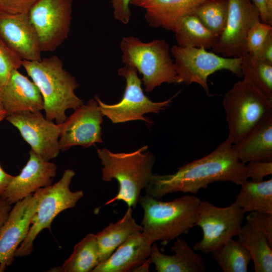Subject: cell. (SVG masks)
<instances>
[{
  "label": "cell",
  "instance_id": "cell-40",
  "mask_svg": "<svg viewBox=\"0 0 272 272\" xmlns=\"http://www.w3.org/2000/svg\"><path fill=\"white\" fill-rule=\"evenodd\" d=\"M14 176L6 173L0 166V197Z\"/></svg>",
  "mask_w": 272,
  "mask_h": 272
},
{
  "label": "cell",
  "instance_id": "cell-39",
  "mask_svg": "<svg viewBox=\"0 0 272 272\" xmlns=\"http://www.w3.org/2000/svg\"><path fill=\"white\" fill-rule=\"evenodd\" d=\"M12 209V205L6 199L0 197V229L7 220Z\"/></svg>",
  "mask_w": 272,
  "mask_h": 272
},
{
  "label": "cell",
  "instance_id": "cell-21",
  "mask_svg": "<svg viewBox=\"0 0 272 272\" xmlns=\"http://www.w3.org/2000/svg\"><path fill=\"white\" fill-rule=\"evenodd\" d=\"M175 254L162 253L156 243L151 246L149 257L158 272H204L206 270L202 256L196 253L183 238L177 237L171 247Z\"/></svg>",
  "mask_w": 272,
  "mask_h": 272
},
{
  "label": "cell",
  "instance_id": "cell-6",
  "mask_svg": "<svg viewBox=\"0 0 272 272\" xmlns=\"http://www.w3.org/2000/svg\"><path fill=\"white\" fill-rule=\"evenodd\" d=\"M223 104L229 129L227 140L232 145L272 113V98L244 80L235 83L225 94Z\"/></svg>",
  "mask_w": 272,
  "mask_h": 272
},
{
  "label": "cell",
  "instance_id": "cell-5",
  "mask_svg": "<svg viewBox=\"0 0 272 272\" xmlns=\"http://www.w3.org/2000/svg\"><path fill=\"white\" fill-rule=\"evenodd\" d=\"M120 48L122 62L133 66L142 75L146 92H151L163 83L176 84L174 62L165 40L144 42L134 36L124 37Z\"/></svg>",
  "mask_w": 272,
  "mask_h": 272
},
{
  "label": "cell",
  "instance_id": "cell-41",
  "mask_svg": "<svg viewBox=\"0 0 272 272\" xmlns=\"http://www.w3.org/2000/svg\"><path fill=\"white\" fill-rule=\"evenodd\" d=\"M151 263H152V261L149 257L144 263L138 266L137 268H135L134 271H149V267Z\"/></svg>",
  "mask_w": 272,
  "mask_h": 272
},
{
  "label": "cell",
  "instance_id": "cell-27",
  "mask_svg": "<svg viewBox=\"0 0 272 272\" xmlns=\"http://www.w3.org/2000/svg\"><path fill=\"white\" fill-rule=\"evenodd\" d=\"M238 241L249 252L255 272L272 271V247L265 234L252 228L248 223L242 226Z\"/></svg>",
  "mask_w": 272,
  "mask_h": 272
},
{
  "label": "cell",
  "instance_id": "cell-2",
  "mask_svg": "<svg viewBox=\"0 0 272 272\" xmlns=\"http://www.w3.org/2000/svg\"><path fill=\"white\" fill-rule=\"evenodd\" d=\"M22 66L39 88L43 97L45 117L62 123L67 109H76L84 104L75 94L79 87L75 79L63 67L57 56L39 61L22 60Z\"/></svg>",
  "mask_w": 272,
  "mask_h": 272
},
{
  "label": "cell",
  "instance_id": "cell-26",
  "mask_svg": "<svg viewBox=\"0 0 272 272\" xmlns=\"http://www.w3.org/2000/svg\"><path fill=\"white\" fill-rule=\"evenodd\" d=\"M100 263L96 235L87 234L75 245L71 256L61 266L51 268L53 272H89Z\"/></svg>",
  "mask_w": 272,
  "mask_h": 272
},
{
  "label": "cell",
  "instance_id": "cell-30",
  "mask_svg": "<svg viewBox=\"0 0 272 272\" xmlns=\"http://www.w3.org/2000/svg\"><path fill=\"white\" fill-rule=\"evenodd\" d=\"M228 0H211L198 7L193 14L212 33L220 36L227 21Z\"/></svg>",
  "mask_w": 272,
  "mask_h": 272
},
{
  "label": "cell",
  "instance_id": "cell-12",
  "mask_svg": "<svg viewBox=\"0 0 272 272\" xmlns=\"http://www.w3.org/2000/svg\"><path fill=\"white\" fill-rule=\"evenodd\" d=\"M228 13L225 28L218 42L212 48L225 57H243L248 53L247 34L256 22L259 13L251 0H228Z\"/></svg>",
  "mask_w": 272,
  "mask_h": 272
},
{
  "label": "cell",
  "instance_id": "cell-24",
  "mask_svg": "<svg viewBox=\"0 0 272 272\" xmlns=\"http://www.w3.org/2000/svg\"><path fill=\"white\" fill-rule=\"evenodd\" d=\"M173 32L177 45L183 48H212L220 38L210 31L194 14L182 18Z\"/></svg>",
  "mask_w": 272,
  "mask_h": 272
},
{
  "label": "cell",
  "instance_id": "cell-37",
  "mask_svg": "<svg viewBox=\"0 0 272 272\" xmlns=\"http://www.w3.org/2000/svg\"><path fill=\"white\" fill-rule=\"evenodd\" d=\"M251 55L258 59L272 63V32L257 50Z\"/></svg>",
  "mask_w": 272,
  "mask_h": 272
},
{
  "label": "cell",
  "instance_id": "cell-8",
  "mask_svg": "<svg viewBox=\"0 0 272 272\" xmlns=\"http://www.w3.org/2000/svg\"><path fill=\"white\" fill-rule=\"evenodd\" d=\"M118 74L126 81L125 91L121 100L115 104H108L102 102L97 95L94 98L103 116L108 118L113 123L142 120L152 125V120L144 115L159 113L170 106L173 99L179 93L166 100L154 102L144 94L142 79L139 78L134 67L125 64L118 69Z\"/></svg>",
  "mask_w": 272,
  "mask_h": 272
},
{
  "label": "cell",
  "instance_id": "cell-33",
  "mask_svg": "<svg viewBox=\"0 0 272 272\" xmlns=\"http://www.w3.org/2000/svg\"><path fill=\"white\" fill-rule=\"evenodd\" d=\"M247 223L253 229L263 232L272 247V214L251 212L246 217Z\"/></svg>",
  "mask_w": 272,
  "mask_h": 272
},
{
  "label": "cell",
  "instance_id": "cell-7",
  "mask_svg": "<svg viewBox=\"0 0 272 272\" xmlns=\"http://www.w3.org/2000/svg\"><path fill=\"white\" fill-rule=\"evenodd\" d=\"M75 172L66 169L61 178L54 184L45 187L36 211L31 220L29 232L15 253V257L30 255L33 250V243L37 235L45 229H51L55 218L62 211L74 207L83 197L82 190L73 192L70 185Z\"/></svg>",
  "mask_w": 272,
  "mask_h": 272
},
{
  "label": "cell",
  "instance_id": "cell-14",
  "mask_svg": "<svg viewBox=\"0 0 272 272\" xmlns=\"http://www.w3.org/2000/svg\"><path fill=\"white\" fill-rule=\"evenodd\" d=\"M45 187L17 201L0 229V272L11 265L16 249L27 236Z\"/></svg>",
  "mask_w": 272,
  "mask_h": 272
},
{
  "label": "cell",
  "instance_id": "cell-31",
  "mask_svg": "<svg viewBox=\"0 0 272 272\" xmlns=\"http://www.w3.org/2000/svg\"><path fill=\"white\" fill-rule=\"evenodd\" d=\"M22 66V60L0 38V90L12 72Z\"/></svg>",
  "mask_w": 272,
  "mask_h": 272
},
{
  "label": "cell",
  "instance_id": "cell-22",
  "mask_svg": "<svg viewBox=\"0 0 272 272\" xmlns=\"http://www.w3.org/2000/svg\"><path fill=\"white\" fill-rule=\"evenodd\" d=\"M243 164L254 161H272V113L249 133L232 145Z\"/></svg>",
  "mask_w": 272,
  "mask_h": 272
},
{
  "label": "cell",
  "instance_id": "cell-43",
  "mask_svg": "<svg viewBox=\"0 0 272 272\" xmlns=\"http://www.w3.org/2000/svg\"><path fill=\"white\" fill-rule=\"evenodd\" d=\"M265 1L269 11L272 13V0H265Z\"/></svg>",
  "mask_w": 272,
  "mask_h": 272
},
{
  "label": "cell",
  "instance_id": "cell-11",
  "mask_svg": "<svg viewBox=\"0 0 272 272\" xmlns=\"http://www.w3.org/2000/svg\"><path fill=\"white\" fill-rule=\"evenodd\" d=\"M72 0H38L29 12L42 52H52L67 39L72 19Z\"/></svg>",
  "mask_w": 272,
  "mask_h": 272
},
{
  "label": "cell",
  "instance_id": "cell-17",
  "mask_svg": "<svg viewBox=\"0 0 272 272\" xmlns=\"http://www.w3.org/2000/svg\"><path fill=\"white\" fill-rule=\"evenodd\" d=\"M0 38L22 60L42 59V52L29 13L0 14Z\"/></svg>",
  "mask_w": 272,
  "mask_h": 272
},
{
  "label": "cell",
  "instance_id": "cell-20",
  "mask_svg": "<svg viewBox=\"0 0 272 272\" xmlns=\"http://www.w3.org/2000/svg\"><path fill=\"white\" fill-rule=\"evenodd\" d=\"M153 243L143 232L134 233L92 272H127L134 269L149 257Z\"/></svg>",
  "mask_w": 272,
  "mask_h": 272
},
{
  "label": "cell",
  "instance_id": "cell-32",
  "mask_svg": "<svg viewBox=\"0 0 272 272\" xmlns=\"http://www.w3.org/2000/svg\"><path fill=\"white\" fill-rule=\"evenodd\" d=\"M272 32L271 25L260 21L256 22L248 30L246 40L247 53L254 54Z\"/></svg>",
  "mask_w": 272,
  "mask_h": 272
},
{
  "label": "cell",
  "instance_id": "cell-36",
  "mask_svg": "<svg viewBox=\"0 0 272 272\" xmlns=\"http://www.w3.org/2000/svg\"><path fill=\"white\" fill-rule=\"evenodd\" d=\"M114 19L123 24H127L130 19V0H111Z\"/></svg>",
  "mask_w": 272,
  "mask_h": 272
},
{
  "label": "cell",
  "instance_id": "cell-13",
  "mask_svg": "<svg viewBox=\"0 0 272 272\" xmlns=\"http://www.w3.org/2000/svg\"><path fill=\"white\" fill-rule=\"evenodd\" d=\"M15 126L31 150L44 159L50 161L60 153L59 124L46 118L40 111H21L6 117Z\"/></svg>",
  "mask_w": 272,
  "mask_h": 272
},
{
  "label": "cell",
  "instance_id": "cell-9",
  "mask_svg": "<svg viewBox=\"0 0 272 272\" xmlns=\"http://www.w3.org/2000/svg\"><path fill=\"white\" fill-rule=\"evenodd\" d=\"M176 73V84L196 83L209 95L208 78L215 72L226 70L242 76V57H225L203 48H183L174 45L170 49Z\"/></svg>",
  "mask_w": 272,
  "mask_h": 272
},
{
  "label": "cell",
  "instance_id": "cell-19",
  "mask_svg": "<svg viewBox=\"0 0 272 272\" xmlns=\"http://www.w3.org/2000/svg\"><path fill=\"white\" fill-rule=\"evenodd\" d=\"M211 0H130V5L145 10V19L153 28L174 30L184 17L193 14L200 6Z\"/></svg>",
  "mask_w": 272,
  "mask_h": 272
},
{
  "label": "cell",
  "instance_id": "cell-23",
  "mask_svg": "<svg viewBox=\"0 0 272 272\" xmlns=\"http://www.w3.org/2000/svg\"><path fill=\"white\" fill-rule=\"evenodd\" d=\"M132 210L128 207L121 219L115 223H111L95 234L99 250V263L106 260L130 235L142 232V226L132 216Z\"/></svg>",
  "mask_w": 272,
  "mask_h": 272
},
{
  "label": "cell",
  "instance_id": "cell-18",
  "mask_svg": "<svg viewBox=\"0 0 272 272\" xmlns=\"http://www.w3.org/2000/svg\"><path fill=\"white\" fill-rule=\"evenodd\" d=\"M0 98L7 116L21 111H41L44 109L43 99L39 88L18 70L12 72L0 90Z\"/></svg>",
  "mask_w": 272,
  "mask_h": 272
},
{
  "label": "cell",
  "instance_id": "cell-29",
  "mask_svg": "<svg viewBox=\"0 0 272 272\" xmlns=\"http://www.w3.org/2000/svg\"><path fill=\"white\" fill-rule=\"evenodd\" d=\"M243 80L249 82L264 95L272 98V63L247 54L242 58Z\"/></svg>",
  "mask_w": 272,
  "mask_h": 272
},
{
  "label": "cell",
  "instance_id": "cell-10",
  "mask_svg": "<svg viewBox=\"0 0 272 272\" xmlns=\"http://www.w3.org/2000/svg\"><path fill=\"white\" fill-rule=\"evenodd\" d=\"M245 212L234 202L225 207H216L207 201L199 203L196 225L203 232L202 239L196 242L194 250L208 254L237 236Z\"/></svg>",
  "mask_w": 272,
  "mask_h": 272
},
{
  "label": "cell",
  "instance_id": "cell-1",
  "mask_svg": "<svg viewBox=\"0 0 272 272\" xmlns=\"http://www.w3.org/2000/svg\"><path fill=\"white\" fill-rule=\"evenodd\" d=\"M227 139L208 155L179 167L174 173L153 174L145 188L146 194L159 200L166 194L181 191L196 194L215 182L240 185L248 178L241 162Z\"/></svg>",
  "mask_w": 272,
  "mask_h": 272
},
{
  "label": "cell",
  "instance_id": "cell-42",
  "mask_svg": "<svg viewBox=\"0 0 272 272\" xmlns=\"http://www.w3.org/2000/svg\"><path fill=\"white\" fill-rule=\"evenodd\" d=\"M6 116V111L0 98V122Z\"/></svg>",
  "mask_w": 272,
  "mask_h": 272
},
{
  "label": "cell",
  "instance_id": "cell-4",
  "mask_svg": "<svg viewBox=\"0 0 272 272\" xmlns=\"http://www.w3.org/2000/svg\"><path fill=\"white\" fill-rule=\"evenodd\" d=\"M200 201L193 195L167 201L140 195L138 202L144 211L142 232L153 243L160 240L164 244L187 233L196 226Z\"/></svg>",
  "mask_w": 272,
  "mask_h": 272
},
{
  "label": "cell",
  "instance_id": "cell-25",
  "mask_svg": "<svg viewBox=\"0 0 272 272\" xmlns=\"http://www.w3.org/2000/svg\"><path fill=\"white\" fill-rule=\"evenodd\" d=\"M234 203L245 212L272 214V178L260 182L248 179L240 185Z\"/></svg>",
  "mask_w": 272,
  "mask_h": 272
},
{
  "label": "cell",
  "instance_id": "cell-3",
  "mask_svg": "<svg viewBox=\"0 0 272 272\" xmlns=\"http://www.w3.org/2000/svg\"><path fill=\"white\" fill-rule=\"evenodd\" d=\"M144 146L128 153H113L106 148L97 149V153L103 166L102 178L106 182L115 179L118 183L117 195L106 202L107 205L121 200L128 207L135 209L142 190L148 184L153 174L156 157Z\"/></svg>",
  "mask_w": 272,
  "mask_h": 272
},
{
  "label": "cell",
  "instance_id": "cell-15",
  "mask_svg": "<svg viewBox=\"0 0 272 272\" xmlns=\"http://www.w3.org/2000/svg\"><path fill=\"white\" fill-rule=\"evenodd\" d=\"M103 116L96 100L90 99L83 104L62 123L59 145L64 151L73 146L85 148L102 142L101 124Z\"/></svg>",
  "mask_w": 272,
  "mask_h": 272
},
{
  "label": "cell",
  "instance_id": "cell-28",
  "mask_svg": "<svg viewBox=\"0 0 272 272\" xmlns=\"http://www.w3.org/2000/svg\"><path fill=\"white\" fill-rule=\"evenodd\" d=\"M213 259L224 272H247L251 260L247 249L231 238L212 252Z\"/></svg>",
  "mask_w": 272,
  "mask_h": 272
},
{
  "label": "cell",
  "instance_id": "cell-16",
  "mask_svg": "<svg viewBox=\"0 0 272 272\" xmlns=\"http://www.w3.org/2000/svg\"><path fill=\"white\" fill-rule=\"evenodd\" d=\"M56 171L54 163L44 159L31 149L27 163L20 173L13 177L1 197L11 205L15 203L39 189L51 185Z\"/></svg>",
  "mask_w": 272,
  "mask_h": 272
},
{
  "label": "cell",
  "instance_id": "cell-34",
  "mask_svg": "<svg viewBox=\"0 0 272 272\" xmlns=\"http://www.w3.org/2000/svg\"><path fill=\"white\" fill-rule=\"evenodd\" d=\"M38 0H0V14L17 15L29 13Z\"/></svg>",
  "mask_w": 272,
  "mask_h": 272
},
{
  "label": "cell",
  "instance_id": "cell-35",
  "mask_svg": "<svg viewBox=\"0 0 272 272\" xmlns=\"http://www.w3.org/2000/svg\"><path fill=\"white\" fill-rule=\"evenodd\" d=\"M247 178L251 180L260 182L264 177L272 174V161H254L248 162L246 165Z\"/></svg>",
  "mask_w": 272,
  "mask_h": 272
},
{
  "label": "cell",
  "instance_id": "cell-38",
  "mask_svg": "<svg viewBox=\"0 0 272 272\" xmlns=\"http://www.w3.org/2000/svg\"><path fill=\"white\" fill-rule=\"evenodd\" d=\"M258 9L260 21L262 22L272 24V13L269 11L265 0H251Z\"/></svg>",
  "mask_w": 272,
  "mask_h": 272
}]
</instances>
